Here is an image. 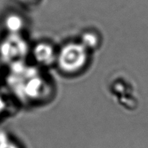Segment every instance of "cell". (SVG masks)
I'll return each instance as SVG.
<instances>
[{"label":"cell","mask_w":148,"mask_h":148,"mask_svg":"<svg viewBox=\"0 0 148 148\" xmlns=\"http://www.w3.org/2000/svg\"><path fill=\"white\" fill-rule=\"evenodd\" d=\"M84 45L88 50L90 49H94L99 44V38L97 34L92 32H85L82 35L81 42H80Z\"/></svg>","instance_id":"52a82bcc"},{"label":"cell","mask_w":148,"mask_h":148,"mask_svg":"<svg viewBox=\"0 0 148 148\" xmlns=\"http://www.w3.org/2000/svg\"><path fill=\"white\" fill-rule=\"evenodd\" d=\"M88 50L81 43H69L61 49L57 57L58 66L67 73L81 70L88 60Z\"/></svg>","instance_id":"7a4b0ae2"},{"label":"cell","mask_w":148,"mask_h":148,"mask_svg":"<svg viewBox=\"0 0 148 148\" xmlns=\"http://www.w3.org/2000/svg\"><path fill=\"white\" fill-rule=\"evenodd\" d=\"M2 77H3V73H2V69H1V67H0V81H1Z\"/></svg>","instance_id":"9c48e42d"},{"label":"cell","mask_w":148,"mask_h":148,"mask_svg":"<svg viewBox=\"0 0 148 148\" xmlns=\"http://www.w3.org/2000/svg\"><path fill=\"white\" fill-rule=\"evenodd\" d=\"M33 56L36 62L42 66H49L57 60L53 48L50 45L41 43L34 49Z\"/></svg>","instance_id":"277c9868"},{"label":"cell","mask_w":148,"mask_h":148,"mask_svg":"<svg viewBox=\"0 0 148 148\" xmlns=\"http://www.w3.org/2000/svg\"><path fill=\"white\" fill-rule=\"evenodd\" d=\"M15 106L18 105L10 95L0 91V123L13 114Z\"/></svg>","instance_id":"5b68a950"},{"label":"cell","mask_w":148,"mask_h":148,"mask_svg":"<svg viewBox=\"0 0 148 148\" xmlns=\"http://www.w3.org/2000/svg\"><path fill=\"white\" fill-rule=\"evenodd\" d=\"M6 25L11 32L16 33L23 26V20L18 15H10L6 20Z\"/></svg>","instance_id":"ba28073f"},{"label":"cell","mask_w":148,"mask_h":148,"mask_svg":"<svg viewBox=\"0 0 148 148\" xmlns=\"http://www.w3.org/2000/svg\"><path fill=\"white\" fill-rule=\"evenodd\" d=\"M7 92L18 106L35 108L51 100L53 85L37 66L18 61L8 66L4 76Z\"/></svg>","instance_id":"6da1fadb"},{"label":"cell","mask_w":148,"mask_h":148,"mask_svg":"<svg viewBox=\"0 0 148 148\" xmlns=\"http://www.w3.org/2000/svg\"><path fill=\"white\" fill-rule=\"evenodd\" d=\"M27 53V43L17 34L7 37L0 45V58L8 66L18 61H25L24 58Z\"/></svg>","instance_id":"3957f363"},{"label":"cell","mask_w":148,"mask_h":148,"mask_svg":"<svg viewBox=\"0 0 148 148\" xmlns=\"http://www.w3.org/2000/svg\"><path fill=\"white\" fill-rule=\"evenodd\" d=\"M0 148H23L8 132H0Z\"/></svg>","instance_id":"8992f818"}]
</instances>
